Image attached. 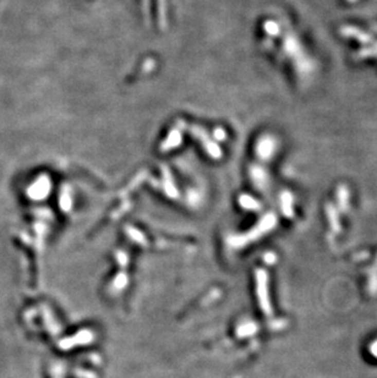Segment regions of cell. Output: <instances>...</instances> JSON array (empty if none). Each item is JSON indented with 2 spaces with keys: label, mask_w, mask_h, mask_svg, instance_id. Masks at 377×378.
I'll return each instance as SVG.
<instances>
[{
  "label": "cell",
  "mask_w": 377,
  "mask_h": 378,
  "mask_svg": "<svg viewBox=\"0 0 377 378\" xmlns=\"http://www.w3.org/2000/svg\"><path fill=\"white\" fill-rule=\"evenodd\" d=\"M342 33L348 35V37L356 38V40L362 42V43H370V42L372 41L371 37H370L369 34L363 33V32L359 30H354V28H346V30L342 31Z\"/></svg>",
  "instance_id": "cell-1"
}]
</instances>
